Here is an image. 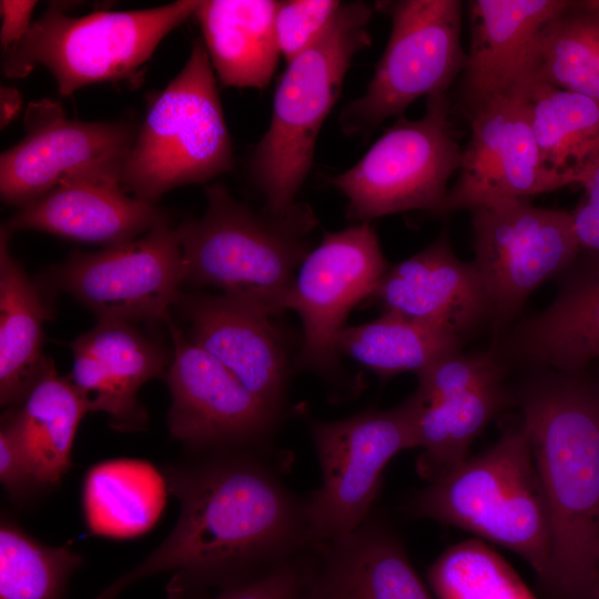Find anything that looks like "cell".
Segmentation results:
<instances>
[{
  "label": "cell",
  "mask_w": 599,
  "mask_h": 599,
  "mask_svg": "<svg viewBox=\"0 0 599 599\" xmlns=\"http://www.w3.org/2000/svg\"><path fill=\"white\" fill-rule=\"evenodd\" d=\"M163 473L180 501L169 536L94 599L171 572L169 599H197L263 578L314 548L304 502L254 450H225Z\"/></svg>",
  "instance_id": "cell-1"
},
{
  "label": "cell",
  "mask_w": 599,
  "mask_h": 599,
  "mask_svg": "<svg viewBox=\"0 0 599 599\" xmlns=\"http://www.w3.org/2000/svg\"><path fill=\"white\" fill-rule=\"evenodd\" d=\"M520 405L551 521L541 582L555 599H591L599 562V390L561 373L532 382Z\"/></svg>",
  "instance_id": "cell-2"
},
{
  "label": "cell",
  "mask_w": 599,
  "mask_h": 599,
  "mask_svg": "<svg viewBox=\"0 0 599 599\" xmlns=\"http://www.w3.org/2000/svg\"><path fill=\"white\" fill-rule=\"evenodd\" d=\"M205 194V212L176 229L184 282L219 288L278 316L286 311L300 266L314 248L315 212L305 202H296L284 214L255 212L217 183Z\"/></svg>",
  "instance_id": "cell-3"
},
{
  "label": "cell",
  "mask_w": 599,
  "mask_h": 599,
  "mask_svg": "<svg viewBox=\"0 0 599 599\" xmlns=\"http://www.w3.org/2000/svg\"><path fill=\"white\" fill-rule=\"evenodd\" d=\"M374 9L364 1L342 2L322 35L287 63L275 90L270 125L248 161L266 212L284 214L297 202L319 131L353 58L372 43L368 26Z\"/></svg>",
  "instance_id": "cell-4"
},
{
  "label": "cell",
  "mask_w": 599,
  "mask_h": 599,
  "mask_svg": "<svg viewBox=\"0 0 599 599\" xmlns=\"http://www.w3.org/2000/svg\"><path fill=\"white\" fill-rule=\"evenodd\" d=\"M412 512L456 526L516 552L540 581L551 552V521L524 423L468 457L410 501Z\"/></svg>",
  "instance_id": "cell-5"
},
{
  "label": "cell",
  "mask_w": 599,
  "mask_h": 599,
  "mask_svg": "<svg viewBox=\"0 0 599 599\" xmlns=\"http://www.w3.org/2000/svg\"><path fill=\"white\" fill-rule=\"evenodd\" d=\"M234 154L212 63L202 41L158 95L136 132L121 171L131 195L155 204L177 186L231 171Z\"/></svg>",
  "instance_id": "cell-6"
},
{
  "label": "cell",
  "mask_w": 599,
  "mask_h": 599,
  "mask_svg": "<svg viewBox=\"0 0 599 599\" xmlns=\"http://www.w3.org/2000/svg\"><path fill=\"white\" fill-rule=\"evenodd\" d=\"M199 0H179L144 10L100 11L82 17L51 2L27 35L4 52L8 78L47 68L61 95L103 81L128 78L146 62L159 43L187 20Z\"/></svg>",
  "instance_id": "cell-7"
},
{
  "label": "cell",
  "mask_w": 599,
  "mask_h": 599,
  "mask_svg": "<svg viewBox=\"0 0 599 599\" xmlns=\"http://www.w3.org/2000/svg\"><path fill=\"white\" fill-rule=\"evenodd\" d=\"M449 114L447 93L427 98L422 118H396L357 163L329 180L347 199L349 220L370 223L412 210L446 213L448 181L461 158Z\"/></svg>",
  "instance_id": "cell-8"
},
{
  "label": "cell",
  "mask_w": 599,
  "mask_h": 599,
  "mask_svg": "<svg viewBox=\"0 0 599 599\" xmlns=\"http://www.w3.org/2000/svg\"><path fill=\"white\" fill-rule=\"evenodd\" d=\"M374 7L389 16L390 34L366 91L339 114L346 135L367 136L417 99L447 93L466 64L460 1H377Z\"/></svg>",
  "instance_id": "cell-9"
},
{
  "label": "cell",
  "mask_w": 599,
  "mask_h": 599,
  "mask_svg": "<svg viewBox=\"0 0 599 599\" xmlns=\"http://www.w3.org/2000/svg\"><path fill=\"white\" fill-rule=\"evenodd\" d=\"M308 428L322 470L321 487L304 502L316 545L351 534L369 517L385 466L415 441L405 403L338 420H312Z\"/></svg>",
  "instance_id": "cell-10"
},
{
  "label": "cell",
  "mask_w": 599,
  "mask_h": 599,
  "mask_svg": "<svg viewBox=\"0 0 599 599\" xmlns=\"http://www.w3.org/2000/svg\"><path fill=\"white\" fill-rule=\"evenodd\" d=\"M471 212L475 261L495 328L506 326L527 296L565 270L580 245L571 212L537 207L522 199Z\"/></svg>",
  "instance_id": "cell-11"
},
{
  "label": "cell",
  "mask_w": 599,
  "mask_h": 599,
  "mask_svg": "<svg viewBox=\"0 0 599 599\" xmlns=\"http://www.w3.org/2000/svg\"><path fill=\"white\" fill-rule=\"evenodd\" d=\"M54 283L99 321L165 319L185 281L176 229L169 221L125 243L73 253L52 272Z\"/></svg>",
  "instance_id": "cell-12"
},
{
  "label": "cell",
  "mask_w": 599,
  "mask_h": 599,
  "mask_svg": "<svg viewBox=\"0 0 599 599\" xmlns=\"http://www.w3.org/2000/svg\"><path fill=\"white\" fill-rule=\"evenodd\" d=\"M173 354L164 378L171 393V437L195 451L254 450L281 422L217 359L165 317Z\"/></svg>",
  "instance_id": "cell-13"
},
{
  "label": "cell",
  "mask_w": 599,
  "mask_h": 599,
  "mask_svg": "<svg viewBox=\"0 0 599 599\" xmlns=\"http://www.w3.org/2000/svg\"><path fill=\"white\" fill-rule=\"evenodd\" d=\"M388 267L370 223L324 232L300 266L286 300V311L296 312L303 325L296 367L319 374L336 368L337 335Z\"/></svg>",
  "instance_id": "cell-14"
},
{
  "label": "cell",
  "mask_w": 599,
  "mask_h": 599,
  "mask_svg": "<svg viewBox=\"0 0 599 599\" xmlns=\"http://www.w3.org/2000/svg\"><path fill=\"white\" fill-rule=\"evenodd\" d=\"M470 134L461 148L446 213L473 211L576 184L549 167L535 139L525 101L498 95L467 109Z\"/></svg>",
  "instance_id": "cell-15"
},
{
  "label": "cell",
  "mask_w": 599,
  "mask_h": 599,
  "mask_svg": "<svg viewBox=\"0 0 599 599\" xmlns=\"http://www.w3.org/2000/svg\"><path fill=\"white\" fill-rule=\"evenodd\" d=\"M23 123L26 136L0 158L1 200L19 207L77 173L122 166L136 135L123 122L70 120L48 99L30 103Z\"/></svg>",
  "instance_id": "cell-16"
},
{
  "label": "cell",
  "mask_w": 599,
  "mask_h": 599,
  "mask_svg": "<svg viewBox=\"0 0 599 599\" xmlns=\"http://www.w3.org/2000/svg\"><path fill=\"white\" fill-rule=\"evenodd\" d=\"M173 306L186 325L185 336L282 416L291 367L287 344L273 316L221 293H180Z\"/></svg>",
  "instance_id": "cell-17"
},
{
  "label": "cell",
  "mask_w": 599,
  "mask_h": 599,
  "mask_svg": "<svg viewBox=\"0 0 599 599\" xmlns=\"http://www.w3.org/2000/svg\"><path fill=\"white\" fill-rule=\"evenodd\" d=\"M122 166L87 170L62 180L49 192L19 207L4 227L35 230L60 237L102 244L132 241L166 222L155 204L129 195Z\"/></svg>",
  "instance_id": "cell-18"
},
{
  "label": "cell",
  "mask_w": 599,
  "mask_h": 599,
  "mask_svg": "<svg viewBox=\"0 0 599 599\" xmlns=\"http://www.w3.org/2000/svg\"><path fill=\"white\" fill-rule=\"evenodd\" d=\"M571 2H467L469 49L461 73V95L466 109L494 97L514 95L531 81L542 29Z\"/></svg>",
  "instance_id": "cell-19"
},
{
  "label": "cell",
  "mask_w": 599,
  "mask_h": 599,
  "mask_svg": "<svg viewBox=\"0 0 599 599\" xmlns=\"http://www.w3.org/2000/svg\"><path fill=\"white\" fill-rule=\"evenodd\" d=\"M69 346L73 363L68 379L88 412L106 414L120 432L145 429L148 414L138 393L150 379L165 375L166 353L132 323L119 321H99Z\"/></svg>",
  "instance_id": "cell-20"
},
{
  "label": "cell",
  "mask_w": 599,
  "mask_h": 599,
  "mask_svg": "<svg viewBox=\"0 0 599 599\" xmlns=\"http://www.w3.org/2000/svg\"><path fill=\"white\" fill-rule=\"evenodd\" d=\"M369 298L383 313L440 326L461 337L490 317L475 264L455 255L446 234L389 266Z\"/></svg>",
  "instance_id": "cell-21"
},
{
  "label": "cell",
  "mask_w": 599,
  "mask_h": 599,
  "mask_svg": "<svg viewBox=\"0 0 599 599\" xmlns=\"http://www.w3.org/2000/svg\"><path fill=\"white\" fill-rule=\"evenodd\" d=\"M309 599H434L402 541L368 517L351 534L315 546Z\"/></svg>",
  "instance_id": "cell-22"
},
{
  "label": "cell",
  "mask_w": 599,
  "mask_h": 599,
  "mask_svg": "<svg viewBox=\"0 0 599 599\" xmlns=\"http://www.w3.org/2000/svg\"><path fill=\"white\" fill-rule=\"evenodd\" d=\"M274 0H204L194 12L224 87L266 88L281 57Z\"/></svg>",
  "instance_id": "cell-23"
},
{
  "label": "cell",
  "mask_w": 599,
  "mask_h": 599,
  "mask_svg": "<svg viewBox=\"0 0 599 599\" xmlns=\"http://www.w3.org/2000/svg\"><path fill=\"white\" fill-rule=\"evenodd\" d=\"M0 230V402L16 408L44 369V323L51 317L40 290L9 248Z\"/></svg>",
  "instance_id": "cell-24"
},
{
  "label": "cell",
  "mask_w": 599,
  "mask_h": 599,
  "mask_svg": "<svg viewBox=\"0 0 599 599\" xmlns=\"http://www.w3.org/2000/svg\"><path fill=\"white\" fill-rule=\"evenodd\" d=\"M595 258L590 272L516 328L512 345L524 358L568 374L599 358V258Z\"/></svg>",
  "instance_id": "cell-25"
},
{
  "label": "cell",
  "mask_w": 599,
  "mask_h": 599,
  "mask_svg": "<svg viewBox=\"0 0 599 599\" xmlns=\"http://www.w3.org/2000/svg\"><path fill=\"white\" fill-rule=\"evenodd\" d=\"M88 408L48 361L24 399L2 417L43 487L60 483L71 464L77 429Z\"/></svg>",
  "instance_id": "cell-26"
},
{
  "label": "cell",
  "mask_w": 599,
  "mask_h": 599,
  "mask_svg": "<svg viewBox=\"0 0 599 599\" xmlns=\"http://www.w3.org/2000/svg\"><path fill=\"white\" fill-rule=\"evenodd\" d=\"M409 410L416 461L420 477L435 483L460 466L485 426L510 403L502 383L485 386L448 398L420 402L410 395L404 402Z\"/></svg>",
  "instance_id": "cell-27"
},
{
  "label": "cell",
  "mask_w": 599,
  "mask_h": 599,
  "mask_svg": "<svg viewBox=\"0 0 599 599\" xmlns=\"http://www.w3.org/2000/svg\"><path fill=\"white\" fill-rule=\"evenodd\" d=\"M164 475L150 463L120 458L94 465L82 489L85 525L91 534L126 539L149 531L166 500Z\"/></svg>",
  "instance_id": "cell-28"
},
{
  "label": "cell",
  "mask_w": 599,
  "mask_h": 599,
  "mask_svg": "<svg viewBox=\"0 0 599 599\" xmlns=\"http://www.w3.org/2000/svg\"><path fill=\"white\" fill-rule=\"evenodd\" d=\"M514 95L526 103L546 164L577 184L578 175L599 161V101L538 81Z\"/></svg>",
  "instance_id": "cell-29"
},
{
  "label": "cell",
  "mask_w": 599,
  "mask_h": 599,
  "mask_svg": "<svg viewBox=\"0 0 599 599\" xmlns=\"http://www.w3.org/2000/svg\"><path fill=\"white\" fill-rule=\"evenodd\" d=\"M461 336L428 323L383 313L359 325L345 326L336 337L337 355L347 356L367 369L390 376L416 375L439 358L459 351Z\"/></svg>",
  "instance_id": "cell-30"
},
{
  "label": "cell",
  "mask_w": 599,
  "mask_h": 599,
  "mask_svg": "<svg viewBox=\"0 0 599 599\" xmlns=\"http://www.w3.org/2000/svg\"><path fill=\"white\" fill-rule=\"evenodd\" d=\"M531 81L599 101V11L572 1L546 24Z\"/></svg>",
  "instance_id": "cell-31"
},
{
  "label": "cell",
  "mask_w": 599,
  "mask_h": 599,
  "mask_svg": "<svg viewBox=\"0 0 599 599\" xmlns=\"http://www.w3.org/2000/svg\"><path fill=\"white\" fill-rule=\"evenodd\" d=\"M83 558L69 545L47 546L2 516L0 599H64Z\"/></svg>",
  "instance_id": "cell-32"
},
{
  "label": "cell",
  "mask_w": 599,
  "mask_h": 599,
  "mask_svg": "<svg viewBox=\"0 0 599 599\" xmlns=\"http://www.w3.org/2000/svg\"><path fill=\"white\" fill-rule=\"evenodd\" d=\"M436 599H537L511 566L484 541L446 549L428 568Z\"/></svg>",
  "instance_id": "cell-33"
},
{
  "label": "cell",
  "mask_w": 599,
  "mask_h": 599,
  "mask_svg": "<svg viewBox=\"0 0 599 599\" xmlns=\"http://www.w3.org/2000/svg\"><path fill=\"white\" fill-rule=\"evenodd\" d=\"M504 375L494 352L463 355L457 351L417 374L418 387L412 395L420 402L448 398L502 383Z\"/></svg>",
  "instance_id": "cell-34"
},
{
  "label": "cell",
  "mask_w": 599,
  "mask_h": 599,
  "mask_svg": "<svg viewBox=\"0 0 599 599\" xmlns=\"http://www.w3.org/2000/svg\"><path fill=\"white\" fill-rule=\"evenodd\" d=\"M341 4L337 0L277 1L275 33L281 57L286 63L322 35Z\"/></svg>",
  "instance_id": "cell-35"
},
{
  "label": "cell",
  "mask_w": 599,
  "mask_h": 599,
  "mask_svg": "<svg viewBox=\"0 0 599 599\" xmlns=\"http://www.w3.org/2000/svg\"><path fill=\"white\" fill-rule=\"evenodd\" d=\"M314 568V552L304 554L263 578L219 590L209 599H309Z\"/></svg>",
  "instance_id": "cell-36"
},
{
  "label": "cell",
  "mask_w": 599,
  "mask_h": 599,
  "mask_svg": "<svg viewBox=\"0 0 599 599\" xmlns=\"http://www.w3.org/2000/svg\"><path fill=\"white\" fill-rule=\"evenodd\" d=\"M0 480L16 502L27 501L43 487L9 425L2 420L0 429Z\"/></svg>",
  "instance_id": "cell-37"
},
{
  "label": "cell",
  "mask_w": 599,
  "mask_h": 599,
  "mask_svg": "<svg viewBox=\"0 0 599 599\" xmlns=\"http://www.w3.org/2000/svg\"><path fill=\"white\" fill-rule=\"evenodd\" d=\"M583 195L571 212L580 248L599 258V161L583 170L577 180Z\"/></svg>",
  "instance_id": "cell-38"
},
{
  "label": "cell",
  "mask_w": 599,
  "mask_h": 599,
  "mask_svg": "<svg viewBox=\"0 0 599 599\" xmlns=\"http://www.w3.org/2000/svg\"><path fill=\"white\" fill-rule=\"evenodd\" d=\"M37 1L1 0L0 42L4 52L16 47L32 27V13Z\"/></svg>",
  "instance_id": "cell-39"
},
{
  "label": "cell",
  "mask_w": 599,
  "mask_h": 599,
  "mask_svg": "<svg viewBox=\"0 0 599 599\" xmlns=\"http://www.w3.org/2000/svg\"><path fill=\"white\" fill-rule=\"evenodd\" d=\"M21 93L12 87L0 89V125L4 129L21 111Z\"/></svg>",
  "instance_id": "cell-40"
},
{
  "label": "cell",
  "mask_w": 599,
  "mask_h": 599,
  "mask_svg": "<svg viewBox=\"0 0 599 599\" xmlns=\"http://www.w3.org/2000/svg\"><path fill=\"white\" fill-rule=\"evenodd\" d=\"M582 3L590 9L599 11V0H586Z\"/></svg>",
  "instance_id": "cell-41"
},
{
  "label": "cell",
  "mask_w": 599,
  "mask_h": 599,
  "mask_svg": "<svg viewBox=\"0 0 599 599\" xmlns=\"http://www.w3.org/2000/svg\"><path fill=\"white\" fill-rule=\"evenodd\" d=\"M591 599H599V562H598V579H597V585H596V588H595V591H593V593H592Z\"/></svg>",
  "instance_id": "cell-42"
}]
</instances>
